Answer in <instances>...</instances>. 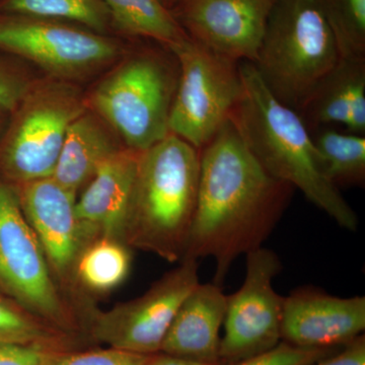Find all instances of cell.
Listing matches in <instances>:
<instances>
[{"instance_id": "12", "label": "cell", "mask_w": 365, "mask_h": 365, "mask_svg": "<svg viewBox=\"0 0 365 365\" xmlns=\"http://www.w3.org/2000/svg\"><path fill=\"white\" fill-rule=\"evenodd\" d=\"M21 210L39 240L63 294H79L76 266L86 241L76 212V196L53 177L14 186Z\"/></svg>"}, {"instance_id": "14", "label": "cell", "mask_w": 365, "mask_h": 365, "mask_svg": "<svg viewBox=\"0 0 365 365\" xmlns=\"http://www.w3.org/2000/svg\"><path fill=\"white\" fill-rule=\"evenodd\" d=\"M364 330V297H334L304 287L284 297L281 342L300 348L343 347Z\"/></svg>"}, {"instance_id": "23", "label": "cell", "mask_w": 365, "mask_h": 365, "mask_svg": "<svg viewBox=\"0 0 365 365\" xmlns=\"http://www.w3.org/2000/svg\"><path fill=\"white\" fill-rule=\"evenodd\" d=\"M0 11L69 21L106 35L112 29L101 0H0Z\"/></svg>"}, {"instance_id": "9", "label": "cell", "mask_w": 365, "mask_h": 365, "mask_svg": "<svg viewBox=\"0 0 365 365\" xmlns=\"http://www.w3.org/2000/svg\"><path fill=\"white\" fill-rule=\"evenodd\" d=\"M0 50L33 62L50 78L71 81L107 66L121 54L119 43L69 21L0 14Z\"/></svg>"}, {"instance_id": "13", "label": "cell", "mask_w": 365, "mask_h": 365, "mask_svg": "<svg viewBox=\"0 0 365 365\" xmlns=\"http://www.w3.org/2000/svg\"><path fill=\"white\" fill-rule=\"evenodd\" d=\"M277 0H179L172 9L190 39L211 51L255 63Z\"/></svg>"}, {"instance_id": "5", "label": "cell", "mask_w": 365, "mask_h": 365, "mask_svg": "<svg viewBox=\"0 0 365 365\" xmlns=\"http://www.w3.org/2000/svg\"><path fill=\"white\" fill-rule=\"evenodd\" d=\"M179 64L163 53H133L110 71L86 98L88 109L111 127L129 150H148L169 131Z\"/></svg>"}, {"instance_id": "8", "label": "cell", "mask_w": 365, "mask_h": 365, "mask_svg": "<svg viewBox=\"0 0 365 365\" xmlns=\"http://www.w3.org/2000/svg\"><path fill=\"white\" fill-rule=\"evenodd\" d=\"M0 292L63 332L81 328L58 287L39 240L21 210L16 190L0 178Z\"/></svg>"}, {"instance_id": "26", "label": "cell", "mask_w": 365, "mask_h": 365, "mask_svg": "<svg viewBox=\"0 0 365 365\" xmlns=\"http://www.w3.org/2000/svg\"><path fill=\"white\" fill-rule=\"evenodd\" d=\"M150 356L109 347L91 351L66 352L50 365H143Z\"/></svg>"}, {"instance_id": "31", "label": "cell", "mask_w": 365, "mask_h": 365, "mask_svg": "<svg viewBox=\"0 0 365 365\" xmlns=\"http://www.w3.org/2000/svg\"><path fill=\"white\" fill-rule=\"evenodd\" d=\"M178 1H179V0H163V4H165L167 7H169L170 11L174 9Z\"/></svg>"}, {"instance_id": "1", "label": "cell", "mask_w": 365, "mask_h": 365, "mask_svg": "<svg viewBox=\"0 0 365 365\" xmlns=\"http://www.w3.org/2000/svg\"><path fill=\"white\" fill-rule=\"evenodd\" d=\"M294 189L264 170L232 121L200 151V177L184 258H212L222 285L237 257L263 247Z\"/></svg>"}, {"instance_id": "20", "label": "cell", "mask_w": 365, "mask_h": 365, "mask_svg": "<svg viewBox=\"0 0 365 365\" xmlns=\"http://www.w3.org/2000/svg\"><path fill=\"white\" fill-rule=\"evenodd\" d=\"M324 174L337 189L364 187L365 184L364 135L334 128L311 130Z\"/></svg>"}, {"instance_id": "19", "label": "cell", "mask_w": 365, "mask_h": 365, "mask_svg": "<svg viewBox=\"0 0 365 365\" xmlns=\"http://www.w3.org/2000/svg\"><path fill=\"white\" fill-rule=\"evenodd\" d=\"M112 28L128 37L153 40L170 47L188 37L163 0H101Z\"/></svg>"}, {"instance_id": "15", "label": "cell", "mask_w": 365, "mask_h": 365, "mask_svg": "<svg viewBox=\"0 0 365 365\" xmlns=\"http://www.w3.org/2000/svg\"><path fill=\"white\" fill-rule=\"evenodd\" d=\"M139 155L138 151L126 148L118 151L102 163L76 199V216L88 242L103 237L122 241L135 188Z\"/></svg>"}, {"instance_id": "3", "label": "cell", "mask_w": 365, "mask_h": 365, "mask_svg": "<svg viewBox=\"0 0 365 365\" xmlns=\"http://www.w3.org/2000/svg\"><path fill=\"white\" fill-rule=\"evenodd\" d=\"M200 151L169 133L139 155L122 241L169 263L184 258L195 215Z\"/></svg>"}, {"instance_id": "10", "label": "cell", "mask_w": 365, "mask_h": 365, "mask_svg": "<svg viewBox=\"0 0 365 365\" xmlns=\"http://www.w3.org/2000/svg\"><path fill=\"white\" fill-rule=\"evenodd\" d=\"M180 262L141 297L108 312L93 309L86 319L91 337L124 351L160 352L178 309L200 283L199 261L182 258Z\"/></svg>"}, {"instance_id": "11", "label": "cell", "mask_w": 365, "mask_h": 365, "mask_svg": "<svg viewBox=\"0 0 365 365\" xmlns=\"http://www.w3.org/2000/svg\"><path fill=\"white\" fill-rule=\"evenodd\" d=\"M246 276L235 294L227 295L220 362L230 365L270 351L281 342L284 297L273 280L282 270L278 255L261 247L246 255Z\"/></svg>"}, {"instance_id": "24", "label": "cell", "mask_w": 365, "mask_h": 365, "mask_svg": "<svg viewBox=\"0 0 365 365\" xmlns=\"http://www.w3.org/2000/svg\"><path fill=\"white\" fill-rule=\"evenodd\" d=\"M341 58L365 59V0H321Z\"/></svg>"}, {"instance_id": "7", "label": "cell", "mask_w": 365, "mask_h": 365, "mask_svg": "<svg viewBox=\"0 0 365 365\" xmlns=\"http://www.w3.org/2000/svg\"><path fill=\"white\" fill-rule=\"evenodd\" d=\"M168 49L179 64L169 131L201 151L230 121L242 97L240 62L190 38Z\"/></svg>"}, {"instance_id": "27", "label": "cell", "mask_w": 365, "mask_h": 365, "mask_svg": "<svg viewBox=\"0 0 365 365\" xmlns=\"http://www.w3.org/2000/svg\"><path fill=\"white\" fill-rule=\"evenodd\" d=\"M32 83L25 74L0 61V111L13 113Z\"/></svg>"}, {"instance_id": "18", "label": "cell", "mask_w": 365, "mask_h": 365, "mask_svg": "<svg viewBox=\"0 0 365 365\" xmlns=\"http://www.w3.org/2000/svg\"><path fill=\"white\" fill-rule=\"evenodd\" d=\"M124 148L111 127L88 108L69 126L52 177L78 195L102 163Z\"/></svg>"}, {"instance_id": "22", "label": "cell", "mask_w": 365, "mask_h": 365, "mask_svg": "<svg viewBox=\"0 0 365 365\" xmlns=\"http://www.w3.org/2000/svg\"><path fill=\"white\" fill-rule=\"evenodd\" d=\"M76 339L18 302L0 294V346H33L71 351Z\"/></svg>"}, {"instance_id": "17", "label": "cell", "mask_w": 365, "mask_h": 365, "mask_svg": "<svg viewBox=\"0 0 365 365\" xmlns=\"http://www.w3.org/2000/svg\"><path fill=\"white\" fill-rule=\"evenodd\" d=\"M309 131L342 126L365 134V59L341 58L299 112Z\"/></svg>"}, {"instance_id": "4", "label": "cell", "mask_w": 365, "mask_h": 365, "mask_svg": "<svg viewBox=\"0 0 365 365\" xmlns=\"http://www.w3.org/2000/svg\"><path fill=\"white\" fill-rule=\"evenodd\" d=\"M340 59L321 0H277L253 64L269 91L299 113Z\"/></svg>"}, {"instance_id": "32", "label": "cell", "mask_w": 365, "mask_h": 365, "mask_svg": "<svg viewBox=\"0 0 365 365\" xmlns=\"http://www.w3.org/2000/svg\"><path fill=\"white\" fill-rule=\"evenodd\" d=\"M4 114H6V113L0 111V126H1L2 119H4Z\"/></svg>"}, {"instance_id": "16", "label": "cell", "mask_w": 365, "mask_h": 365, "mask_svg": "<svg viewBox=\"0 0 365 365\" xmlns=\"http://www.w3.org/2000/svg\"><path fill=\"white\" fill-rule=\"evenodd\" d=\"M227 295L222 285L199 283L178 309L160 352L206 364L220 362V329Z\"/></svg>"}, {"instance_id": "21", "label": "cell", "mask_w": 365, "mask_h": 365, "mask_svg": "<svg viewBox=\"0 0 365 365\" xmlns=\"http://www.w3.org/2000/svg\"><path fill=\"white\" fill-rule=\"evenodd\" d=\"M131 265L129 247L113 237H98L85 247L76 266L79 288L104 294L119 287Z\"/></svg>"}, {"instance_id": "28", "label": "cell", "mask_w": 365, "mask_h": 365, "mask_svg": "<svg viewBox=\"0 0 365 365\" xmlns=\"http://www.w3.org/2000/svg\"><path fill=\"white\" fill-rule=\"evenodd\" d=\"M66 352L33 346H0V365H50Z\"/></svg>"}, {"instance_id": "25", "label": "cell", "mask_w": 365, "mask_h": 365, "mask_svg": "<svg viewBox=\"0 0 365 365\" xmlns=\"http://www.w3.org/2000/svg\"><path fill=\"white\" fill-rule=\"evenodd\" d=\"M341 348H300L280 342L270 351L230 365H311Z\"/></svg>"}, {"instance_id": "30", "label": "cell", "mask_w": 365, "mask_h": 365, "mask_svg": "<svg viewBox=\"0 0 365 365\" xmlns=\"http://www.w3.org/2000/svg\"><path fill=\"white\" fill-rule=\"evenodd\" d=\"M143 365H222V364H206L201 362L191 361V360L180 359L165 353L158 352L150 355V359L146 360Z\"/></svg>"}, {"instance_id": "2", "label": "cell", "mask_w": 365, "mask_h": 365, "mask_svg": "<svg viewBox=\"0 0 365 365\" xmlns=\"http://www.w3.org/2000/svg\"><path fill=\"white\" fill-rule=\"evenodd\" d=\"M242 97L230 120L271 176L299 189L341 227L354 232L359 218L327 179L311 131L299 113L269 91L252 62H240Z\"/></svg>"}, {"instance_id": "29", "label": "cell", "mask_w": 365, "mask_h": 365, "mask_svg": "<svg viewBox=\"0 0 365 365\" xmlns=\"http://www.w3.org/2000/svg\"><path fill=\"white\" fill-rule=\"evenodd\" d=\"M311 365H365V337L359 336L339 351Z\"/></svg>"}, {"instance_id": "6", "label": "cell", "mask_w": 365, "mask_h": 365, "mask_svg": "<svg viewBox=\"0 0 365 365\" xmlns=\"http://www.w3.org/2000/svg\"><path fill=\"white\" fill-rule=\"evenodd\" d=\"M88 109L71 81H33L0 141V175L11 186L50 178L72 122Z\"/></svg>"}]
</instances>
